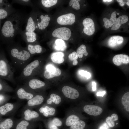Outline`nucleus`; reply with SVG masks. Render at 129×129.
<instances>
[{"instance_id": "46", "label": "nucleus", "mask_w": 129, "mask_h": 129, "mask_svg": "<svg viewBox=\"0 0 129 129\" xmlns=\"http://www.w3.org/2000/svg\"><path fill=\"white\" fill-rule=\"evenodd\" d=\"M108 125L106 123H104L99 128V129H108Z\"/></svg>"}, {"instance_id": "14", "label": "nucleus", "mask_w": 129, "mask_h": 129, "mask_svg": "<svg viewBox=\"0 0 129 129\" xmlns=\"http://www.w3.org/2000/svg\"><path fill=\"white\" fill-rule=\"evenodd\" d=\"M36 18L34 10L27 15L25 30L29 32H34L36 30Z\"/></svg>"}, {"instance_id": "1", "label": "nucleus", "mask_w": 129, "mask_h": 129, "mask_svg": "<svg viewBox=\"0 0 129 129\" xmlns=\"http://www.w3.org/2000/svg\"><path fill=\"white\" fill-rule=\"evenodd\" d=\"M27 15L17 11L6 19L0 31V40L7 45L14 42L16 36L19 34L26 23Z\"/></svg>"}, {"instance_id": "49", "label": "nucleus", "mask_w": 129, "mask_h": 129, "mask_svg": "<svg viewBox=\"0 0 129 129\" xmlns=\"http://www.w3.org/2000/svg\"><path fill=\"white\" fill-rule=\"evenodd\" d=\"M78 61L77 60H74L73 61V64L74 65H76L78 64Z\"/></svg>"}, {"instance_id": "34", "label": "nucleus", "mask_w": 129, "mask_h": 129, "mask_svg": "<svg viewBox=\"0 0 129 129\" xmlns=\"http://www.w3.org/2000/svg\"><path fill=\"white\" fill-rule=\"evenodd\" d=\"M55 48L58 50H63L66 48L65 42L63 40L58 39L55 41Z\"/></svg>"}, {"instance_id": "19", "label": "nucleus", "mask_w": 129, "mask_h": 129, "mask_svg": "<svg viewBox=\"0 0 129 129\" xmlns=\"http://www.w3.org/2000/svg\"><path fill=\"white\" fill-rule=\"evenodd\" d=\"M82 24L84 27L83 31L86 34L91 36L94 33L95 30L94 23L91 19L89 18L85 19Z\"/></svg>"}, {"instance_id": "17", "label": "nucleus", "mask_w": 129, "mask_h": 129, "mask_svg": "<svg viewBox=\"0 0 129 129\" xmlns=\"http://www.w3.org/2000/svg\"><path fill=\"white\" fill-rule=\"evenodd\" d=\"M37 126L36 122L28 121L21 118L17 120L14 129H34Z\"/></svg>"}, {"instance_id": "54", "label": "nucleus", "mask_w": 129, "mask_h": 129, "mask_svg": "<svg viewBox=\"0 0 129 129\" xmlns=\"http://www.w3.org/2000/svg\"><path fill=\"white\" fill-rule=\"evenodd\" d=\"M129 0H128V1L126 3V4L128 5V6H129Z\"/></svg>"}, {"instance_id": "45", "label": "nucleus", "mask_w": 129, "mask_h": 129, "mask_svg": "<svg viewBox=\"0 0 129 129\" xmlns=\"http://www.w3.org/2000/svg\"><path fill=\"white\" fill-rule=\"evenodd\" d=\"M111 117L112 120L114 121L117 120L118 118V115L115 113L112 114Z\"/></svg>"}, {"instance_id": "41", "label": "nucleus", "mask_w": 129, "mask_h": 129, "mask_svg": "<svg viewBox=\"0 0 129 129\" xmlns=\"http://www.w3.org/2000/svg\"><path fill=\"white\" fill-rule=\"evenodd\" d=\"M78 55L75 51H74L70 54L68 56L69 59L71 61L76 60L78 58Z\"/></svg>"}, {"instance_id": "10", "label": "nucleus", "mask_w": 129, "mask_h": 129, "mask_svg": "<svg viewBox=\"0 0 129 129\" xmlns=\"http://www.w3.org/2000/svg\"><path fill=\"white\" fill-rule=\"evenodd\" d=\"M20 105L18 102L6 103L0 106V114L2 116L12 115L16 111Z\"/></svg>"}, {"instance_id": "39", "label": "nucleus", "mask_w": 129, "mask_h": 129, "mask_svg": "<svg viewBox=\"0 0 129 129\" xmlns=\"http://www.w3.org/2000/svg\"><path fill=\"white\" fill-rule=\"evenodd\" d=\"M80 0H71L69 3V5L71 6L72 5V7L76 10H78L80 8V5L79 1Z\"/></svg>"}, {"instance_id": "12", "label": "nucleus", "mask_w": 129, "mask_h": 129, "mask_svg": "<svg viewBox=\"0 0 129 129\" xmlns=\"http://www.w3.org/2000/svg\"><path fill=\"white\" fill-rule=\"evenodd\" d=\"M64 100L63 97L59 95L52 93L47 97L44 104L56 108L60 105Z\"/></svg>"}, {"instance_id": "5", "label": "nucleus", "mask_w": 129, "mask_h": 129, "mask_svg": "<svg viewBox=\"0 0 129 129\" xmlns=\"http://www.w3.org/2000/svg\"><path fill=\"white\" fill-rule=\"evenodd\" d=\"M21 118L32 122H36L39 121H44L46 119L36 111L28 108H23Z\"/></svg>"}, {"instance_id": "8", "label": "nucleus", "mask_w": 129, "mask_h": 129, "mask_svg": "<svg viewBox=\"0 0 129 129\" xmlns=\"http://www.w3.org/2000/svg\"><path fill=\"white\" fill-rule=\"evenodd\" d=\"M64 100L71 102L78 98L79 96L78 91L76 89L68 86H64L62 89Z\"/></svg>"}, {"instance_id": "33", "label": "nucleus", "mask_w": 129, "mask_h": 129, "mask_svg": "<svg viewBox=\"0 0 129 129\" xmlns=\"http://www.w3.org/2000/svg\"><path fill=\"white\" fill-rule=\"evenodd\" d=\"M17 4L24 6H27L33 7V5L32 1L30 0H12L11 4Z\"/></svg>"}, {"instance_id": "37", "label": "nucleus", "mask_w": 129, "mask_h": 129, "mask_svg": "<svg viewBox=\"0 0 129 129\" xmlns=\"http://www.w3.org/2000/svg\"><path fill=\"white\" fill-rule=\"evenodd\" d=\"M10 98V96L5 93H0V106L6 103Z\"/></svg>"}, {"instance_id": "53", "label": "nucleus", "mask_w": 129, "mask_h": 129, "mask_svg": "<svg viewBox=\"0 0 129 129\" xmlns=\"http://www.w3.org/2000/svg\"><path fill=\"white\" fill-rule=\"evenodd\" d=\"M1 20H0V30L1 28Z\"/></svg>"}, {"instance_id": "2", "label": "nucleus", "mask_w": 129, "mask_h": 129, "mask_svg": "<svg viewBox=\"0 0 129 129\" xmlns=\"http://www.w3.org/2000/svg\"><path fill=\"white\" fill-rule=\"evenodd\" d=\"M7 45V50L12 64L15 69L22 70L29 63L32 56L25 47L19 43L14 42Z\"/></svg>"}, {"instance_id": "56", "label": "nucleus", "mask_w": 129, "mask_h": 129, "mask_svg": "<svg viewBox=\"0 0 129 129\" xmlns=\"http://www.w3.org/2000/svg\"><path fill=\"white\" fill-rule=\"evenodd\" d=\"M0 117H2V116H1V115L0 114Z\"/></svg>"}, {"instance_id": "38", "label": "nucleus", "mask_w": 129, "mask_h": 129, "mask_svg": "<svg viewBox=\"0 0 129 129\" xmlns=\"http://www.w3.org/2000/svg\"><path fill=\"white\" fill-rule=\"evenodd\" d=\"M122 102L123 105L125 107L129 106V92L125 93L122 97Z\"/></svg>"}, {"instance_id": "15", "label": "nucleus", "mask_w": 129, "mask_h": 129, "mask_svg": "<svg viewBox=\"0 0 129 129\" xmlns=\"http://www.w3.org/2000/svg\"><path fill=\"white\" fill-rule=\"evenodd\" d=\"M61 73L59 68L49 65L47 66L43 73V75L46 79H49L54 77L59 76Z\"/></svg>"}, {"instance_id": "51", "label": "nucleus", "mask_w": 129, "mask_h": 129, "mask_svg": "<svg viewBox=\"0 0 129 129\" xmlns=\"http://www.w3.org/2000/svg\"><path fill=\"white\" fill-rule=\"evenodd\" d=\"M129 106H128L126 107V110L128 111H129Z\"/></svg>"}, {"instance_id": "35", "label": "nucleus", "mask_w": 129, "mask_h": 129, "mask_svg": "<svg viewBox=\"0 0 129 129\" xmlns=\"http://www.w3.org/2000/svg\"><path fill=\"white\" fill-rule=\"evenodd\" d=\"M57 0H42V5L45 8H49L55 5L57 3Z\"/></svg>"}, {"instance_id": "22", "label": "nucleus", "mask_w": 129, "mask_h": 129, "mask_svg": "<svg viewBox=\"0 0 129 129\" xmlns=\"http://www.w3.org/2000/svg\"><path fill=\"white\" fill-rule=\"evenodd\" d=\"M19 35L26 44L34 43L37 39V34L34 32H29L22 30Z\"/></svg>"}, {"instance_id": "52", "label": "nucleus", "mask_w": 129, "mask_h": 129, "mask_svg": "<svg viewBox=\"0 0 129 129\" xmlns=\"http://www.w3.org/2000/svg\"><path fill=\"white\" fill-rule=\"evenodd\" d=\"M112 0H103V1H104L110 2L112 1Z\"/></svg>"}, {"instance_id": "9", "label": "nucleus", "mask_w": 129, "mask_h": 129, "mask_svg": "<svg viewBox=\"0 0 129 129\" xmlns=\"http://www.w3.org/2000/svg\"><path fill=\"white\" fill-rule=\"evenodd\" d=\"M16 96L21 100H28L38 93L30 91L23 85L17 87L15 91Z\"/></svg>"}, {"instance_id": "47", "label": "nucleus", "mask_w": 129, "mask_h": 129, "mask_svg": "<svg viewBox=\"0 0 129 129\" xmlns=\"http://www.w3.org/2000/svg\"><path fill=\"white\" fill-rule=\"evenodd\" d=\"M105 93V91H103L97 92V95L98 96L103 97Z\"/></svg>"}, {"instance_id": "29", "label": "nucleus", "mask_w": 129, "mask_h": 129, "mask_svg": "<svg viewBox=\"0 0 129 129\" xmlns=\"http://www.w3.org/2000/svg\"><path fill=\"white\" fill-rule=\"evenodd\" d=\"M64 54L63 52H54L52 54L51 59L52 61L54 63L60 64L64 61Z\"/></svg>"}, {"instance_id": "25", "label": "nucleus", "mask_w": 129, "mask_h": 129, "mask_svg": "<svg viewBox=\"0 0 129 129\" xmlns=\"http://www.w3.org/2000/svg\"><path fill=\"white\" fill-rule=\"evenodd\" d=\"M113 61L114 64L117 66L127 64L129 63V57L126 54H117L113 57Z\"/></svg>"}, {"instance_id": "27", "label": "nucleus", "mask_w": 129, "mask_h": 129, "mask_svg": "<svg viewBox=\"0 0 129 129\" xmlns=\"http://www.w3.org/2000/svg\"><path fill=\"white\" fill-rule=\"evenodd\" d=\"M129 18L127 16L123 15L118 17L113 24L111 30H116L118 29L121 25L127 22L128 21Z\"/></svg>"}, {"instance_id": "55", "label": "nucleus", "mask_w": 129, "mask_h": 129, "mask_svg": "<svg viewBox=\"0 0 129 129\" xmlns=\"http://www.w3.org/2000/svg\"><path fill=\"white\" fill-rule=\"evenodd\" d=\"M123 0H117V1H118V2H121V1H122Z\"/></svg>"}, {"instance_id": "40", "label": "nucleus", "mask_w": 129, "mask_h": 129, "mask_svg": "<svg viewBox=\"0 0 129 129\" xmlns=\"http://www.w3.org/2000/svg\"><path fill=\"white\" fill-rule=\"evenodd\" d=\"M50 118L52 123L57 127L60 126L62 125V122L59 118L53 117Z\"/></svg>"}, {"instance_id": "13", "label": "nucleus", "mask_w": 129, "mask_h": 129, "mask_svg": "<svg viewBox=\"0 0 129 129\" xmlns=\"http://www.w3.org/2000/svg\"><path fill=\"white\" fill-rule=\"evenodd\" d=\"M53 36L65 40H68L71 35L70 29L67 27H61L55 30L52 33Z\"/></svg>"}, {"instance_id": "28", "label": "nucleus", "mask_w": 129, "mask_h": 129, "mask_svg": "<svg viewBox=\"0 0 129 129\" xmlns=\"http://www.w3.org/2000/svg\"><path fill=\"white\" fill-rule=\"evenodd\" d=\"M124 39L123 37L119 36H113L109 39L108 44L111 47H114L121 44L123 42Z\"/></svg>"}, {"instance_id": "24", "label": "nucleus", "mask_w": 129, "mask_h": 129, "mask_svg": "<svg viewBox=\"0 0 129 129\" xmlns=\"http://www.w3.org/2000/svg\"><path fill=\"white\" fill-rule=\"evenodd\" d=\"M16 120L12 118L4 119L0 117V129L13 128Z\"/></svg>"}, {"instance_id": "7", "label": "nucleus", "mask_w": 129, "mask_h": 129, "mask_svg": "<svg viewBox=\"0 0 129 129\" xmlns=\"http://www.w3.org/2000/svg\"><path fill=\"white\" fill-rule=\"evenodd\" d=\"M47 97L42 93H38L32 98L28 100L24 108H37L45 102Z\"/></svg>"}, {"instance_id": "50", "label": "nucleus", "mask_w": 129, "mask_h": 129, "mask_svg": "<svg viewBox=\"0 0 129 129\" xmlns=\"http://www.w3.org/2000/svg\"><path fill=\"white\" fill-rule=\"evenodd\" d=\"M119 4L121 6H123L124 5V3L123 1V0L119 2Z\"/></svg>"}, {"instance_id": "23", "label": "nucleus", "mask_w": 129, "mask_h": 129, "mask_svg": "<svg viewBox=\"0 0 129 129\" xmlns=\"http://www.w3.org/2000/svg\"><path fill=\"white\" fill-rule=\"evenodd\" d=\"M85 112L90 115L97 116L100 115L102 113L103 110L100 107L97 106L87 105L83 107Z\"/></svg>"}, {"instance_id": "36", "label": "nucleus", "mask_w": 129, "mask_h": 129, "mask_svg": "<svg viewBox=\"0 0 129 129\" xmlns=\"http://www.w3.org/2000/svg\"><path fill=\"white\" fill-rule=\"evenodd\" d=\"M103 19L108 22L109 24V27H111L113 26L117 19L116 14L115 12H113L111 14L110 19L106 18H104Z\"/></svg>"}, {"instance_id": "16", "label": "nucleus", "mask_w": 129, "mask_h": 129, "mask_svg": "<svg viewBox=\"0 0 129 129\" xmlns=\"http://www.w3.org/2000/svg\"><path fill=\"white\" fill-rule=\"evenodd\" d=\"M17 11L13 8L11 3L0 7V20L7 19Z\"/></svg>"}, {"instance_id": "48", "label": "nucleus", "mask_w": 129, "mask_h": 129, "mask_svg": "<svg viewBox=\"0 0 129 129\" xmlns=\"http://www.w3.org/2000/svg\"><path fill=\"white\" fill-rule=\"evenodd\" d=\"M92 89L93 91H95L96 90V83L95 82L93 81L92 82Z\"/></svg>"}, {"instance_id": "26", "label": "nucleus", "mask_w": 129, "mask_h": 129, "mask_svg": "<svg viewBox=\"0 0 129 129\" xmlns=\"http://www.w3.org/2000/svg\"><path fill=\"white\" fill-rule=\"evenodd\" d=\"M25 47L32 56L36 54L40 53L43 50L42 48L40 45L34 43L26 44Z\"/></svg>"}, {"instance_id": "18", "label": "nucleus", "mask_w": 129, "mask_h": 129, "mask_svg": "<svg viewBox=\"0 0 129 129\" xmlns=\"http://www.w3.org/2000/svg\"><path fill=\"white\" fill-rule=\"evenodd\" d=\"M75 21V16L74 14L71 13L60 16L57 19V23L62 25H72Z\"/></svg>"}, {"instance_id": "42", "label": "nucleus", "mask_w": 129, "mask_h": 129, "mask_svg": "<svg viewBox=\"0 0 129 129\" xmlns=\"http://www.w3.org/2000/svg\"><path fill=\"white\" fill-rule=\"evenodd\" d=\"M106 121L108 125L111 127H113L115 126V123L111 118V117H108L106 119Z\"/></svg>"}, {"instance_id": "43", "label": "nucleus", "mask_w": 129, "mask_h": 129, "mask_svg": "<svg viewBox=\"0 0 129 129\" xmlns=\"http://www.w3.org/2000/svg\"><path fill=\"white\" fill-rule=\"evenodd\" d=\"M79 73L81 75L86 77L87 79L89 78L91 76L90 73L86 71L81 70L80 71Z\"/></svg>"}, {"instance_id": "32", "label": "nucleus", "mask_w": 129, "mask_h": 129, "mask_svg": "<svg viewBox=\"0 0 129 129\" xmlns=\"http://www.w3.org/2000/svg\"><path fill=\"white\" fill-rule=\"evenodd\" d=\"M86 125V123L84 121L80 120L70 126V129H83Z\"/></svg>"}, {"instance_id": "30", "label": "nucleus", "mask_w": 129, "mask_h": 129, "mask_svg": "<svg viewBox=\"0 0 129 129\" xmlns=\"http://www.w3.org/2000/svg\"><path fill=\"white\" fill-rule=\"evenodd\" d=\"M13 91L14 90L12 87L0 78V93H6Z\"/></svg>"}, {"instance_id": "20", "label": "nucleus", "mask_w": 129, "mask_h": 129, "mask_svg": "<svg viewBox=\"0 0 129 129\" xmlns=\"http://www.w3.org/2000/svg\"><path fill=\"white\" fill-rule=\"evenodd\" d=\"M64 118L65 124L67 126H70L76 122L80 120L79 116L73 113V110L71 108L67 111Z\"/></svg>"}, {"instance_id": "31", "label": "nucleus", "mask_w": 129, "mask_h": 129, "mask_svg": "<svg viewBox=\"0 0 129 129\" xmlns=\"http://www.w3.org/2000/svg\"><path fill=\"white\" fill-rule=\"evenodd\" d=\"M76 52L78 57L80 58H82L83 55L86 56L88 54L86 51V47L83 44L81 45L78 48Z\"/></svg>"}, {"instance_id": "44", "label": "nucleus", "mask_w": 129, "mask_h": 129, "mask_svg": "<svg viewBox=\"0 0 129 129\" xmlns=\"http://www.w3.org/2000/svg\"><path fill=\"white\" fill-rule=\"evenodd\" d=\"M9 3L7 0H0V7L6 5Z\"/></svg>"}, {"instance_id": "21", "label": "nucleus", "mask_w": 129, "mask_h": 129, "mask_svg": "<svg viewBox=\"0 0 129 129\" xmlns=\"http://www.w3.org/2000/svg\"><path fill=\"white\" fill-rule=\"evenodd\" d=\"M39 19L36 18V26L38 27L37 29L42 30L45 29L48 26L50 18L48 14L44 15L41 14L39 16Z\"/></svg>"}, {"instance_id": "4", "label": "nucleus", "mask_w": 129, "mask_h": 129, "mask_svg": "<svg viewBox=\"0 0 129 129\" xmlns=\"http://www.w3.org/2000/svg\"><path fill=\"white\" fill-rule=\"evenodd\" d=\"M41 60H35L27 64L22 70L18 78L19 80L25 81L33 77L35 74L37 69L40 66Z\"/></svg>"}, {"instance_id": "6", "label": "nucleus", "mask_w": 129, "mask_h": 129, "mask_svg": "<svg viewBox=\"0 0 129 129\" xmlns=\"http://www.w3.org/2000/svg\"><path fill=\"white\" fill-rule=\"evenodd\" d=\"M23 85L29 90L36 92L37 91L42 89L45 87L46 84L45 82L33 77L24 81Z\"/></svg>"}, {"instance_id": "11", "label": "nucleus", "mask_w": 129, "mask_h": 129, "mask_svg": "<svg viewBox=\"0 0 129 129\" xmlns=\"http://www.w3.org/2000/svg\"><path fill=\"white\" fill-rule=\"evenodd\" d=\"M36 108V111L45 119L53 117L57 113L56 108L44 103Z\"/></svg>"}, {"instance_id": "3", "label": "nucleus", "mask_w": 129, "mask_h": 129, "mask_svg": "<svg viewBox=\"0 0 129 129\" xmlns=\"http://www.w3.org/2000/svg\"><path fill=\"white\" fill-rule=\"evenodd\" d=\"M15 69L7 60L3 50L0 52V77L15 84L14 78Z\"/></svg>"}]
</instances>
